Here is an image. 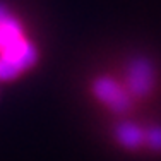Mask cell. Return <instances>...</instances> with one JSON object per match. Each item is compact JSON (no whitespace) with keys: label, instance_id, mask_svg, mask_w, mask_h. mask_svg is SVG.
Listing matches in <instances>:
<instances>
[{"label":"cell","instance_id":"6da1fadb","mask_svg":"<svg viewBox=\"0 0 161 161\" xmlns=\"http://www.w3.org/2000/svg\"><path fill=\"white\" fill-rule=\"evenodd\" d=\"M40 57L38 43L26 22L0 3V82H14L28 75Z\"/></svg>","mask_w":161,"mask_h":161},{"label":"cell","instance_id":"7a4b0ae2","mask_svg":"<svg viewBox=\"0 0 161 161\" xmlns=\"http://www.w3.org/2000/svg\"><path fill=\"white\" fill-rule=\"evenodd\" d=\"M89 93L101 108L113 115H120V117L127 115L136 105L124 80L108 74H99L91 80Z\"/></svg>","mask_w":161,"mask_h":161},{"label":"cell","instance_id":"5b68a950","mask_svg":"<svg viewBox=\"0 0 161 161\" xmlns=\"http://www.w3.org/2000/svg\"><path fill=\"white\" fill-rule=\"evenodd\" d=\"M144 149L153 153H161V125L146 127V146Z\"/></svg>","mask_w":161,"mask_h":161},{"label":"cell","instance_id":"3957f363","mask_svg":"<svg viewBox=\"0 0 161 161\" xmlns=\"http://www.w3.org/2000/svg\"><path fill=\"white\" fill-rule=\"evenodd\" d=\"M122 80L134 101H141L153 96L158 84V72L147 58H134L125 69Z\"/></svg>","mask_w":161,"mask_h":161},{"label":"cell","instance_id":"277c9868","mask_svg":"<svg viewBox=\"0 0 161 161\" xmlns=\"http://www.w3.org/2000/svg\"><path fill=\"white\" fill-rule=\"evenodd\" d=\"M113 137L125 151H141L146 146V127L134 120H120L113 129Z\"/></svg>","mask_w":161,"mask_h":161}]
</instances>
